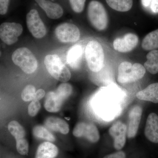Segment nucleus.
<instances>
[{
  "instance_id": "1",
  "label": "nucleus",
  "mask_w": 158,
  "mask_h": 158,
  "mask_svg": "<svg viewBox=\"0 0 158 158\" xmlns=\"http://www.w3.org/2000/svg\"><path fill=\"white\" fill-rule=\"evenodd\" d=\"M122 96L120 92L113 88L101 90L94 100V107L102 118L113 120L119 115L122 110Z\"/></svg>"
},
{
  "instance_id": "2",
  "label": "nucleus",
  "mask_w": 158,
  "mask_h": 158,
  "mask_svg": "<svg viewBox=\"0 0 158 158\" xmlns=\"http://www.w3.org/2000/svg\"><path fill=\"white\" fill-rule=\"evenodd\" d=\"M85 58L89 69L98 72L104 66L105 55L101 44L96 40L89 41L85 52Z\"/></svg>"
},
{
  "instance_id": "3",
  "label": "nucleus",
  "mask_w": 158,
  "mask_h": 158,
  "mask_svg": "<svg viewBox=\"0 0 158 158\" xmlns=\"http://www.w3.org/2000/svg\"><path fill=\"white\" fill-rule=\"evenodd\" d=\"M44 64L49 73L57 81L65 83L71 78L70 72L56 55H48L46 56Z\"/></svg>"
},
{
  "instance_id": "4",
  "label": "nucleus",
  "mask_w": 158,
  "mask_h": 158,
  "mask_svg": "<svg viewBox=\"0 0 158 158\" xmlns=\"http://www.w3.org/2000/svg\"><path fill=\"white\" fill-rule=\"evenodd\" d=\"M145 73L146 69L140 63L132 65L131 62H123L118 66L117 81L121 84L132 83L142 78Z\"/></svg>"
},
{
  "instance_id": "5",
  "label": "nucleus",
  "mask_w": 158,
  "mask_h": 158,
  "mask_svg": "<svg viewBox=\"0 0 158 158\" xmlns=\"http://www.w3.org/2000/svg\"><path fill=\"white\" fill-rule=\"evenodd\" d=\"M15 65L27 74L34 73L38 67V62L33 53L27 48H20L13 52L11 56Z\"/></svg>"
},
{
  "instance_id": "6",
  "label": "nucleus",
  "mask_w": 158,
  "mask_h": 158,
  "mask_svg": "<svg viewBox=\"0 0 158 158\" xmlns=\"http://www.w3.org/2000/svg\"><path fill=\"white\" fill-rule=\"evenodd\" d=\"M89 21L94 28L104 31L107 27L109 19L104 6L98 1L93 0L89 3L88 8Z\"/></svg>"
},
{
  "instance_id": "7",
  "label": "nucleus",
  "mask_w": 158,
  "mask_h": 158,
  "mask_svg": "<svg viewBox=\"0 0 158 158\" xmlns=\"http://www.w3.org/2000/svg\"><path fill=\"white\" fill-rule=\"evenodd\" d=\"M26 23L29 31L34 37L40 39L45 36L46 28L37 10L32 9L29 11L26 16Z\"/></svg>"
},
{
  "instance_id": "8",
  "label": "nucleus",
  "mask_w": 158,
  "mask_h": 158,
  "mask_svg": "<svg viewBox=\"0 0 158 158\" xmlns=\"http://www.w3.org/2000/svg\"><path fill=\"white\" fill-rule=\"evenodd\" d=\"M55 32L59 41L64 43H74L80 39V31L78 28L70 23H65L59 25Z\"/></svg>"
},
{
  "instance_id": "9",
  "label": "nucleus",
  "mask_w": 158,
  "mask_h": 158,
  "mask_svg": "<svg viewBox=\"0 0 158 158\" xmlns=\"http://www.w3.org/2000/svg\"><path fill=\"white\" fill-rule=\"evenodd\" d=\"M23 31V27L20 24L4 23L0 26V37L6 44L11 45L17 42Z\"/></svg>"
},
{
  "instance_id": "10",
  "label": "nucleus",
  "mask_w": 158,
  "mask_h": 158,
  "mask_svg": "<svg viewBox=\"0 0 158 158\" xmlns=\"http://www.w3.org/2000/svg\"><path fill=\"white\" fill-rule=\"evenodd\" d=\"M73 134L77 138L84 137L91 143H95L100 139V134L95 125L92 123L79 122L76 125Z\"/></svg>"
},
{
  "instance_id": "11",
  "label": "nucleus",
  "mask_w": 158,
  "mask_h": 158,
  "mask_svg": "<svg viewBox=\"0 0 158 158\" xmlns=\"http://www.w3.org/2000/svg\"><path fill=\"white\" fill-rule=\"evenodd\" d=\"M109 133L113 138L114 148L117 151L121 150L126 142L127 126L121 121H116L109 129Z\"/></svg>"
},
{
  "instance_id": "12",
  "label": "nucleus",
  "mask_w": 158,
  "mask_h": 158,
  "mask_svg": "<svg viewBox=\"0 0 158 158\" xmlns=\"http://www.w3.org/2000/svg\"><path fill=\"white\" fill-rule=\"evenodd\" d=\"M138 41V37L136 34L128 33L123 37L116 38L113 41V47L117 52H128L135 48Z\"/></svg>"
},
{
  "instance_id": "13",
  "label": "nucleus",
  "mask_w": 158,
  "mask_h": 158,
  "mask_svg": "<svg viewBox=\"0 0 158 158\" xmlns=\"http://www.w3.org/2000/svg\"><path fill=\"white\" fill-rule=\"evenodd\" d=\"M142 114V109L140 106H134L130 110L127 127L128 138H132L135 137L141 122Z\"/></svg>"
},
{
  "instance_id": "14",
  "label": "nucleus",
  "mask_w": 158,
  "mask_h": 158,
  "mask_svg": "<svg viewBox=\"0 0 158 158\" xmlns=\"http://www.w3.org/2000/svg\"><path fill=\"white\" fill-rule=\"evenodd\" d=\"M36 3L44 11L49 18L56 19L60 18L63 14L62 6L49 0H35Z\"/></svg>"
},
{
  "instance_id": "15",
  "label": "nucleus",
  "mask_w": 158,
  "mask_h": 158,
  "mask_svg": "<svg viewBox=\"0 0 158 158\" xmlns=\"http://www.w3.org/2000/svg\"><path fill=\"white\" fill-rule=\"evenodd\" d=\"M144 135L151 142L158 143V116L156 113L148 115L144 129Z\"/></svg>"
},
{
  "instance_id": "16",
  "label": "nucleus",
  "mask_w": 158,
  "mask_h": 158,
  "mask_svg": "<svg viewBox=\"0 0 158 158\" xmlns=\"http://www.w3.org/2000/svg\"><path fill=\"white\" fill-rule=\"evenodd\" d=\"M64 101L56 91L48 92L46 97L44 108L49 112L56 113L61 110Z\"/></svg>"
},
{
  "instance_id": "17",
  "label": "nucleus",
  "mask_w": 158,
  "mask_h": 158,
  "mask_svg": "<svg viewBox=\"0 0 158 158\" xmlns=\"http://www.w3.org/2000/svg\"><path fill=\"white\" fill-rule=\"evenodd\" d=\"M59 154V149L50 141L40 144L36 152L35 158H55Z\"/></svg>"
},
{
  "instance_id": "18",
  "label": "nucleus",
  "mask_w": 158,
  "mask_h": 158,
  "mask_svg": "<svg viewBox=\"0 0 158 158\" xmlns=\"http://www.w3.org/2000/svg\"><path fill=\"white\" fill-rule=\"evenodd\" d=\"M136 97L141 100L158 103V83L148 85L145 89L138 92Z\"/></svg>"
},
{
  "instance_id": "19",
  "label": "nucleus",
  "mask_w": 158,
  "mask_h": 158,
  "mask_svg": "<svg viewBox=\"0 0 158 158\" xmlns=\"http://www.w3.org/2000/svg\"><path fill=\"white\" fill-rule=\"evenodd\" d=\"M44 124L49 129L59 131L63 135H67L69 132L68 123L65 120L58 117H48L44 121Z\"/></svg>"
},
{
  "instance_id": "20",
  "label": "nucleus",
  "mask_w": 158,
  "mask_h": 158,
  "mask_svg": "<svg viewBox=\"0 0 158 158\" xmlns=\"http://www.w3.org/2000/svg\"><path fill=\"white\" fill-rule=\"evenodd\" d=\"M83 55V48L81 46L74 45L67 52L66 61L71 67L76 69L78 67Z\"/></svg>"
},
{
  "instance_id": "21",
  "label": "nucleus",
  "mask_w": 158,
  "mask_h": 158,
  "mask_svg": "<svg viewBox=\"0 0 158 158\" xmlns=\"http://www.w3.org/2000/svg\"><path fill=\"white\" fill-rule=\"evenodd\" d=\"M147 60L144 66L146 70L152 74L158 73V50L150 52L146 56Z\"/></svg>"
},
{
  "instance_id": "22",
  "label": "nucleus",
  "mask_w": 158,
  "mask_h": 158,
  "mask_svg": "<svg viewBox=\"0 0 158 158\" xmlns=\"http://www.w3.org/2000/svg\"><path fill=\"white\" fill-rule=\"evenodd\" d=\"M141 47L145 51H151L158 48V29L145 36L142 40Z\"/></svg>"
},
{
  "instance_id": "23",
  "label": "nucleus",
  "mask_w": 158,
  "mask_h": 158,
  "mask_svg": "<svg viewBox=\"0 0 158 158\" xmlns=\"http://www.w3.org/2000/svg\"><path fill=\"white\" fill-rule=\"evenodd\" d=\"M110 8L116 11L126 12L129 11L133 6V0H106Z\"/></svg>"
},
{
  "instance_id": "24",
  "label": "nucleus",
  "mask_w": 158,
  "mask_h": 158,
  "mask_svg": "<svg viewBox=\"0 0 158 158\" xmlns=\"http://www.w3.org/2000/svg\"><path fill=\"white\" fill-rule=\"evenodd\" d=\"M33 134L36 138L44 139L50 142H54L56 140L55 136L46 128L42 126L37 125L34 127Z\"/></svg>"
},
{
  "instance_id": "25",
  "label": "nucleus",
  "mask_w": 158,
  "mask_h": 158,
  "mask_svg": "<svg viewBox=\"0 0 158 158\" xmlns=\"http://www.w3.org/2000/svg\"><path fill=\"white\" fill-rule=\"evenodd\" d=\"M8 128L15 140L25 138L26 134L25 130L17 121L14 120L10 122L8 124Z\"/></svg>"
},
{
  "instance_id": "26",
  "label": "nucleus",
  "mask_w": 158,
  "mask_h": 158,
  "mask_svg": "<svg viewBox=\"0 0 158 158\" xmlns=\"http://www.w3.org/2000/svg\"><path fill=\"white\" fill-rule=\"evenodd\" d=\"M73 91V88L71 85L68 83H62L59 85L56 90V93L59 95L64 100L70 96Z\"/></svg>"
},
{
  "instance_id": "27",
  "label": "nucleus",
  "mask_w": 158,
  "mask_h": 158,
  "mask_svg": "<svg viewBox=\"0 0 158 158\" xmlns=\"http://www.w3.org/2000/svg\"><path fill=\"white\" fill-rule=\"evenodd\" d=\"M36 88L32 85H28L26 86L22 93V98L24 101L30 102L34 100Z\"/></svg>"
},
{
  "instance_id": "28",
  "label": "nucleus",
  "mask_w": 158,
  "mask_h": 158,
  "mask_svg": "<svg viewBox=\"0 0 158 158\" xmlns=\"http://www.w3.org/2000/svg\"><path fill=\"white\" fill-rule=\"evenodd\" d=\"M16 148L18 152L22 155H26L29 152V145L25 138L16 140Z\"/></svg>"
},
{
  "instance_id": "29",
  "label": "nucleus",
  "mask_w": 158,
  "mask_h": 158,
  "mask_svg": "<svg viewBox=\"0 0 158 158\" xmlns=\"http://www.w3.org/2000/svg\"><path fill=\"white\" fill-rule=\"evenodd\" d=\"M72 9L76 13H81L84 10L86 0H69Z\"/></svg>"
},
{
  "instance_id": "30",
  "label": "nucleus",
  "mask_w": 158,
  "mask_h": 158,
  "mask_svg": "<svg viewBox=\"0 0 158 158\" xmlns=\"http://www.w3.org/2000/svg\"><path fill=\"white\" fill-rule=\"evenodd\" d=\"M41 105L38 101L33 100L28 108L29 115L32 117L36 116L40 110Z\"/></svg>"
},
{
  "instance_id": "31",
  "label": "nucleus",
  "mask_w": 158,
  "mask_h": 158,
  "mask_svg": "<svg viewBox=\"0 0 158 158\" xmlns=\"http://www.w3.org/2000/svg\"><path fill=\"white\" fill-rule=\"evenodd\" d=\"M141 2L145 8L150 9L154 13L158 12V0H141Z\"/></svg>"
},
{
  "instance_id": "32",
  "label": "nucleus",
  "mask_w": 158,
  "mask_h": 158,
  "mask_svg": "<svg viewBox=\"0 0 158 158\" xmlns=\"http://www.w3.org/2000/svg\"><path fill=\"white\" fill-rule=\"evenodd\" d=\"M9 0H0V14H6L9 8Z\"/></svg>"
},
{
  "instance_id": "33",
  "label": "nucleus",
  "mask_w": 158,
  "mask_h": 158,
  "mask_svg": "<svg viewBox=\"0 0 158 158\" xmlns=\"http://www.w3.org/2000/svg\"><path fill=\"white\" fill-rule=\"evenodd\" d=\"M103 158H126V154L122 151H117L116 152L105 156Z\"/></svg>"
},
{
  "instance_id": "34",
  "label": "nucleus",
  "mask_w": 158,
  "mask_h": 158,
  "mask_svg": "<svg viewBox=\"0 0 158 158\" xmlns=\"http://www.w3.org/2000/svg\"><path fill=\"white\" fill-rule=\"evenodd\" d=\"M45 95V92L43 89H40L36 91L34 100L38 101L43 98Z\"/></svg>"
}]
</instances>
